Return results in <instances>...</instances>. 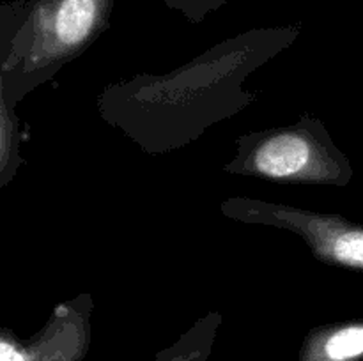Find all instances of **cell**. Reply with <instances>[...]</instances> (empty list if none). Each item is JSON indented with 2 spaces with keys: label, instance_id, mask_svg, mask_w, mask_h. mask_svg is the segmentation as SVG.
Listing matches in <instances>:
<instances>
[{
  "label": "cell",
  "instance_id": "1",
  "mask_svg": "<svg viewBox=\"0 0 363 361\" xmlns=\"http://www.w3.org/2000/svg\"><path fill=\"white\" fill-rule=\"evenodd\" d=\"M311 152V145L301 137H275L255 152V168L269 177H291L308 165Z\"/></svg>",
  "mask_w": 363,
  "mask_h": 361
},
{
  "label": "cell",
  "instance_id": "2",
  "mask_svg": "<svg viewBox=\"0 0 363 361\" xmlns=\"http://www.w3.org/2000/svg\"><path fill=\"white\" fill-rule=\"evenodd\" d=\"M363 357V324H351L330 333L311 347L303 361H358Z\"/></svg>",
  "mask_w": 363,
  "mask_h": 361
}]
</instances>
